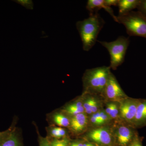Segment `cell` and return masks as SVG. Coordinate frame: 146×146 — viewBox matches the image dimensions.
Returning <instances> with one entry per match:
<instances>
[{
	"mask_svg": "<svg viewBox=\"0 0 146 146\" xmlns=\"http://www.w3.org/2000/svg\"><path fill=\"white\" fill-rule=\"evenodd\" d=\"M104 24V20L98 13L91 14L89 18L77 22L76 26L81 38L84 50L89 51L95 45Z\"/></svg>",
	"mask_w": 146,
	"mask_h": 146,
	"instance_id": "cell-1",
	"label": "cell"
},
{
	"mask_svg": "<svg viewBox=\"0 0 146 146\" xmlns=\"http://www.w3.org/2000/svg\"><path fill=\"white\" fill-rule=\"evenodd\" d=\"M110 67L102 66L87 70L83 76L84 86L86 91L103 94L110 74Z\"/></svg>",
	"mask_w": 146,
	"mask_h": 146,
	"instance_id": "cell-2",
	"label": "cell"
},
{
	"mask_svg": "<svg viewBox=\"0 0 146 146\" xmlns=\"http://www.w3.org/2000/svg\"><path fill=\"white\" fill-rule=\"evenodd\" d=\"M115 21L124 26L129 36L146 38V16L138 11L118 16Z\"/></svg>",
	"mask_w": 146,
	"mask_h": 146,
	"instance_id": "cell-3",
	"label": "cell"
},
{
	"mask_svg": "<svg viewBox=\"0 0 146 146\" xmlns=\"http://www.w3.org/2000/svg\"><path fill=\"white\" fill-rule=\"evenodd\" d=\"M98 42L108 50L110 57L109 67L116 70L124 61L126 53L130 42L129 38L120 36L112 42Z\"/></svg>",
	"mask_w": 146,
	"mask_h": 146,
	"instance_id": "cell-4",
	"label": "cell"
},
{
	"mask_svg": "<svg viewBox=\"0 0 146 146\" xmlns=\"http://www.w3.org/2000/svg\"><path fill=\"white\" fill-rule=\"evenodd\" d=\"M103 94L108 98L116 101H121L127 98L112 73L110 76Z\"/></svg>",
	"mask_w": 146,
	"mask_h": 146,
	"instance_id": "cell-5",
	"label": "cell"
},
{
	"mask_svg": "<svg viewBox=\"0 0 146 146\" xmlns=\"http://www.w3.org/2000/svg\"><path fill=\"white\" fill-rule=\"evenodd\" d=\"M140 101L127 98L121 101L119 110L122 118L129 122L133 123Z\"/></svg>",
	"mask_w": 146,
	"mask_h": 146,
	"instance_id": "cell-6",
	"label": "cell"
},
{
	"mask_svg": "<svg viewBox=\"0 0 146 146\" xmlns=\"http://www.w3.org/2000/svg\"><path fill=\"white\" fill-rule=\"evenodd\" d=\"M88 136L91 141L100 145H110L112 143L111 133L105 128H99L90 131Z\"/></svg>",
	"mask_w": 146,
	"mask_h": 146,
	"instance_id": "cell-7",
	"label": "cell"
},
{
	"mask_svg": "<svg viewBox=\"0 0 146 146\" xmlns=\"http://www.w3.org/2000/svg\"><path fill=\"white\" fill-rule=\"evenodd\" d=\"M102 8L108 12L115 21L117 16H115L111 7H108L105 5L104 0H89L87 1L86 9L90 12V15L98 13V11Z\"/></svg>",
	"mask_w": 146,
	"mask_h": 146,
	"instance_id": "cell-8",
	"label": "cell"
},
{
	"mask_svg": "<svg viewBox=\"0 0 146 146\" xmlns=\"http://www.w3.org/2000/svg\"><path fill=\"white\" fill-rule=\"evenodd\" d=\"M88 123V119L86 114L80 113L73 116L70 121V125L72 130L76 133L83 131Z\"/></svg>",
	"mask_w": 146,
	"mask_h": 146,
	"instance_id": "cell-9",
	"label": "cell"
},
{
	"mask_svg": "<svg viewBox=\"0 0 146 146\" xmlns=\"http://www.w3.org/2000/svg\"><path fill=\"white\" fill-rule=\"evenodd\" d=\"M133 132L129 128L122 126L118 128L117 136L119 145L121 146H127L131 141Z\"/></svg>",
	"mask_w": 146,
	"mask_h": 146,
	"instance_id": "cell-10",
	"label": "cell"
},
{
	"mask_svg": "<svg viewBox=\"0 0 146 146\" xmlns=\"http://www.w3.org/2000/svg\"><path fill=\"white\" fill-rule=\"evenodd\" d=\"M141 0H119V15L123 16L137 8Z\"/></svg>",
	"mask_w": 146,
	"mask_h": 146,
	"instance_id": "cell-11",
	"label": "cell"
},
{
	"mask_svg": "<svg viewBox=\"0 0 146 146\" xmlns=\"http://www.w3.org/2000/svg\"><path fill=\"white\" fill-rule=\"evenodd\" d=\"M133 123L136 126L146 124V100L139 102Z\"/></svg>",
	"mask_w": 146,
	"mask_h": 146,
	"instance_id": "cell-12",
	"label": "cell"
},
{
	"mask_svg": "<svg viewBox=\"0 0 146 146\" xmlns=\"http://www.w3.org/2000/svg\"><path fill=\"white\" fill-rule=\"evenodd\" d=\"M0 146H22L15 129H13L7 137L0 144Z\"/></svg>",
	"mask_w": 146,
	"mask_h": 146,
	"instance_id": "cell-13",
	"label": "cell"
},
{
	"mask_svg": "<svg viewBox=\"0 0 146 146\" xmlns=\"http://www.w3.org/2000/svg\"><path fill=\"white\" fill-rule=\"evenodd\" d=\"M65 110L67 113L73 116L84 112L83 104L81 102H77L69 105L66 107Z\"/></svg>",
	"mask_w": 146,
	"mask_h": 146,
	"instance_id": "cell-14",
	"label": "cell"
},
{
	"mask_svg": "<svg viewBox=\"0 0 146 146\" xmlns=\"http://www.w3.org/2000/svg\"><path fill=\"white\" fill-rule=\"evenodd\" d=\"M54 123L61 127H67L70 125V121L67 117L60 113H56L54 115Z\"/></svg>",
	"mask_w": 146,
	"mask_h": 146,
	"instance_id": "cell-15",
	"label": "cell"
},
{
	"mask_svg": "<svg viewBox=\"0 0 146 146\" xmlns=\"http://www.w3.org/2000/svg\"><path fill=\"white\" fill-rule=\"evenodd\" d=\"M50 134L54 139L64 138L66 134V131L62 127H54L50 130Z\"/></svg>",
	"mask_w": 146,
	"mask_h": 146,
	"instance_id": "cell-16",
	"label": "cell"
},
{
	"mask_svg": "<svg viewBox=\"0 0 146 146\" xmlns=\"http://www.w3.org/2000/svg\"><path fill=\"white\" fill-rule=\"evenodd\" d=\"M52 146H69V141L67 138L62 139H54L50 141Z\"/></svg>",
	"mask_w": 146,
	"mask_h": 146,
	"instance_id": "cell-17",
	"label": "cell"
},
{
	"mask_svg": "<svg viewBox=\"0 0 146 146\" xmlns=\"http://www.w3.org/2000/svg\"><path fill=\"white\" fill-rule=\"evenodd\" d=\"M16 2L23 6L26 8L29 9H33V3L30 0H18Z\"/></svg>",
	"mask_w": 146,
	"mask_h": 146,
	"instance_id": "cell-18",
	"label": "cell"
},
{
	"mask_svg": "<svg viewBox=\"0 0 146 146\" xmlns=\"http://www.w3.org/2000/svg\"><path fill=\"white\" fill-rule=\"evenodd\" d=\"M119 108L118 107L117 105L115 103L113 102L112 110L110 115V117L111 118V119H115L117 117L119 112Z\"/></svg>",
	"mask_w": 146,
	"mask_h": 146,
	"instance_id": "cell-19",
	"label": "cell"
},
{
	"mask_svg": "<svg viewBox=\"0 0 146 146\" xmlns=\"http://www.w3.org/2000/svg\"><path fill=\"white\" fill-rule=\"evenodd\" d=\"M99 119L104 124L109 122L111 118L104 111H99Z\"/></svg>",
	"mask_w": 146,
	"mask_h": 146,
	"instance_id": "cell-20",
	"label": "cell"
},
{
	"mask_svg": "<svg viewBox=\"0 0 146 146\" xmlns=\"http://www.w3.org/2000/svg\"><path fill=\"white\" fill-rule=\"evenodd\" d=\"M96 99L93 97H90L87 98V100L84 102L83 106L84 110L86 109H91L92 105L94 104Z\"/></svg>",
	"mask_w": 146,
	"mask_h": 146,
	"instance_id": "cell-21",
	"label": "cell"
},
{
	"mask_svg": "<svg viewBox=\"0 0 146 146\" xmlns=\"http://www.w3.org/2000/svg\"><path fill=\"white\" fill-rule=\"evenodd\" d=\"M137 9L138 11L146 16V0H141Z\"/></svg>",
	"mask_w": 146,
	"mask_h": 146,
	"instance_id": "cell-22",
	"label": "cell"
},
{
	"mask_svg": "<svg viewBox=\"0 0 146 146\" xmlns=\"http://www.w3.org/2000/svg\"><path fill=\"white\" fill-rule=\"evenodd\" d=\"M39 146H52L50 141L46 138L39 137Z\"/></svg>",
	"mask_w": 146,
	"mask_h": 146,
	"instance_id": "cell-23",
	"label": "cell"
},
{
	"mask_svg": "<svg viewBox=\"0 0 146 146\" xmlns=\"http://www.w3.org/2000/svg\"><path fill=\"white\" fill-rule=\"evenodd\" d=\"M90 121L94 125H99L104 124L102 121L99 118L96 117L94 114H92V116L90 117Z\"/></svg>",
	"mask_w": 146,
	"mask_h": 146,
	"instance_id": "cell-24",
	"label": "cell"
},
{
	"mask_svg": "<svg viewBox=\"0 0 146 146\" xmlns=\"http://www.w3.org/2000/svg\"><path fill=\"white\" fill-rule=\"evenodd\" d=\"M13 129V128H10L5 131H2V132L0 131V144L7 137Z\"/></svg>",
	"mask_w": 146,
	"mask_h": 146,
	"instance_id": "cell-25",
	"label": "cell"
},
{
	"mask_svg": "<svg viewBox=\"0 0 146 146\" xmlns=\"http://www.w3.org/2000/svg\"><path fill=\"white\" fill-rule=\"evenodd\" d=\"M119 0H104L105 5L108 7H111L112 6H118Z\"/></svg>",
	"mask_w": 146,
	"mask_h": 146,
	"instance_id": "cell-26",
	"label": "cell"
},
{
	"mask_svg": "<svg viewBox=\"0 0 146 146\" xmlns=\"http://www.w3.org/2000/svg\"><path fill=\"white\" fill-rule=\"evenodd\" d=\"M99 107V102L96 100L91 108V110L92 112H93V114L98 112Z\"/></svg>",
	"mask_w": 146,
	"mask_h": 146,
	"instance_id": "cell-27",
	"label": "cell"
},
{
	"mask_svg": "<svg viewBox=\"0 0 146 146\" xmlns=\"http://www.w3.org/2000/svg\"><path fill=\"white\" fill-rule=\"evenodd\" d=\"M130 146H143L141 144V142L139 141L138 139L136 138L133 142L131 143Z\"/></svg>",
	"mask_w": 146,
	"mask_h": 146,
	"instance_id": "cell-28",
	"label": "cell"
},
{
	"mask_svg": "<svg viewBox=\"0 0 146 146\" xmlns=\"http://www.w3.org/2000/svg\"><path fill=\"white\" fill-rule=\"evenodd\" d=\"M83 146H95L94 144L91 143H86L83 144Z\"/></svg>",
	"mask_w": 146,
	"mask_h": 146,
	"instance_id": "cell-29",
	"label": "cell"
},
{
	"mask_svg": "<svg viewBox=\"0 0 146 146\" xmlns=\"http://www.w3.org/2000/svg\"><path fill=\"white\" fill-rule=\"evenodd\" d=\"M69 146H74V144H73L72 143L71 144V145H70Z\"/></svg>",
	"mask_w": 146,
	"mask_h": 146,
	"instance_id": "cell-30",
	"label": "cell"
}]
</instances>
